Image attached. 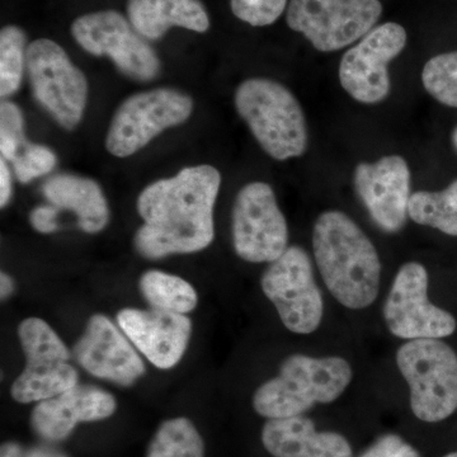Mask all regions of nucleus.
Here are the masks:
<instances>
[{"label":"nucleus","instance_id":"nucleus-34","mask_svg":"<svg viewBox=\"0 0 457 457\" xmlns=\"http://www.w3.org/2000/svg\"><path fill=\"white\" fill-rule=\"evenodd\" d=\"M14 291L13 279L9 278L7 273H2L0 276V295H2V300L8 299L12 293Z\"/></svg>","mask_w":457,"mask_h":457},{"label":"nucleus","instance_id":"nucleus-3","mask_svg":"<svg viewBox=\"0 0 457 457\" xmlns=\"http://www.w3.org/2000/svg\"><path fill=\"white\" fill-rule=\"evenodd\" d=\"M353 371L342 357L318 359L293 354L279 374L258 387L253 407L262 417L282 420L302 416L315 404L335 402L350 386Z\"/></svg>","mask_w":457,"mask_h":457},{"label":"nucleus","instance_id":"nucleus-5","mask_svg":"<svg viewBox=\"0 0 457 457\" xmlns=\"http://www.w3.org/2000/svg\"><path fill=\"white\" fill-rule=\"evenodd\" d=\"M418 420L436 423L457 409V354L440 339L408 341L396 352Z\"/></svg>","mask_w":457,"mask_h":457},{"label":"nucleus","instance_id":"nucleus-25","mask_svg":"<svg viewBox=\"0 0 457 457\" xmlns=\"http://www.w3.org/2000/svg\"><path fill=\"white\" fill-rule=\"evenodd\" d=\"M27 36L17 26L0 31V96L7 98L18 92L26 69Z\"/></svg>","mask_w":457,"mask_h":457},{"label":"nucleus","instance_id":"nucleus-21","mask_svg":"<svg viewBox=\"0 0 457 457\" xmlns=\"http://www.w3.org/2000/svg\"><path fill=\"white\" fill-rule=\"evenodd\" d=\"M42 192L53 206L73 212L86 233H99L110 220L106 197L96 180L75 174H56L44 183Z\"/></svg>","mask_w":457,"mask_h":457},{"label":"nucleus","instance_id":"nucleus-7","mask_svg":"<svg viewBox=\"0 0 457 457\" xmlns=\"http://www.w3.org/2000/svg\"><path fill=\"white\" fill-rule=\"evenodd\" d=\"M381 14L380 0H291L286 22L320 53H333L360 41Z\"/></svg>","mask_w":457,"mask_h":457},{"label":"nucleus","instance_id":"nucleus-35","mask_svg":"<svg viewBox=\"0 0 457 457\" xmlns=\"http://www.w3.org/2000/svg\"><path fill=\"white\" fill-rule=\"evenodd\" d=\"M453 145H455L456 149H457V128L455 129V131H453Z\"/></svg>","mask_w":457,"mask_h":457},{"label":"nucleus","instance_id":"nucleus-28","mask_svg":"<svg viewBox=\"0 0 457 457\" xmlns=\"http://www.w3.org/2000/svg\"><path fill=\"white\" fill-rule=\"evenodd\" d=\"M14 173L21 183H29L38 177L46 176L55 168V153L47 146L27 144L13 162Z\"/></svg>","mask_w":457,"mask_h":457},{"label":"nucleus","instance_id":"nucleus-10","mask_svg":"<svg viewBox=\"0 0 457 457\" xmlns=\"http://www.w3.org/2000/svg\"><path fill=\"white\" fill-rule=\"evenodd\" d=\"M18 337L25 352L26 368L12 386L16 402L40 403L78 385L77 370L69 363L71 353L46 321L26 319L18 327Z\"/></svg>","mask_w":457,"mask_h":457},{"label":"nucleus","instance_id":"nucleus-23","mask_svg":"<svg viewBox=\"0 0 457 457\" xmlns=\"http://www.w3.org/2000/svg\"><path fill=\"white\" fill-rule=\"evenodd\" d=\"M408 215L418 225L457 237V179L442 191H418L411 195Z\"/></svg>","mask_w":457,"mask_h":457},{"label":"nucleus","instance_id":"nucleus-24","mask_svg":"<svg viewBox=\"0 0 457 457\" xmlns=\"http://www.w3.org/2000/svg\"><path fill=\"white\" fill-rule=\"evenodd\" d=\"M203 438L187 418H173L159 427L146 457H204Z\"/></svg>","mask_w":457,"mask_h":457},{"label":"nucleus","instance_id":"nucleus-2","mask_svg":"<svg viewBox=\"0 0 457 457\" xmlns=\"http://www.w3.org/2000/svg\"><path fill=\"white\" fill-rule=\"evenodd\" d=\"M312 249L329 293L345 308L361 311L378 299L381 261L374 243L350 216L330 210L312 228Z\"/></svg>","mask_w":457,"mask_h":457},{"label":"nucleus","instance_id":"nucleus-33","mask_svg":"<svg viewBox=\"0 0 457 457\" xmlns=\"http://www.w3.org/2000/svg\"><path fill=\"white\" fill-rule=\"evenodd\" d=\"M12 176L4 158L0 159V206H7L12 197Z\"/></svg>","mask_w":457,"mask_h":457},{"label":"nucleus","instance_id":"nucleus-30","mask_svg":"<svg viewBox=\"0 0 457 457\" xmlns=\"http://www.w3.org/2000/svg\"><path fill=\"white\" fill-rule=\"evenodd\" d=\"M360 457H420L413 446L396 435H386L378 438Z\"/></svg>","mask_w":457,"mask_h":457},{"label":"nucleus","instance_id":"nucleus-32","mask_svg":"<svg viewBox=\"0 0 457 457\" xmlns=\"http://www.w3.org/2000/svg\"><path fill=\"white\" fill-rule=\"evenodd\" d=\"M0 457H68L59 451L45 447H23L16 442H8L2 446Z\"/></svg>","mask_w":457,"mask_h":457},{"label":"nucleus","instance_id":"nucleus-14","mask_svg":"<svg viewBox=\"0 0 457 457\" xmlns=\"http://www.w3.org/2000/svg\"><path fill=\"white\" fill-rule=\"evenodd\" d=\"M383 312L389 332L407 341L441 339L456 330L453 314L429 302L428 273L418 262L400 267Z\"/></svg>","mask_w":457,"mask_h":457},{"label":"nucleus","instance_id":"nucleus-17","mask_svg":"<svg viewBox=\"0 0 457 457\" xmlns=\"http://www.w3.org/2000/svg\"><path fill=\"white\" fill-rule=\"evenodd\" d=\"M120 329L155 368H174L187 350L192 323L186 315L139 309L117 314Z\"/></svg>","mask_w":457,"mask_h":457},{"label":"nucleus","instance_id":"nucleus-26","mask_svg":"<svg viewBox=\"0 0 457 457\" xmlns=\"http://www.w3.org/2000/svg\"><path fill=\"white\" fill-rule=\"evenodd\" d=\"M422 83L436 101L457 108V51L429 59L423 66Z\"/></svg>","mask_w":457,"mask_h":457},{"label":"nucleus","instance_id":"nucleus-13","mask_svg":"<svg viewBox=\"0 0 457 457\" xmlns=\"http://www.w3.org/2000/svg\"><path fill=\"white\" fill-rule=\"evenodd\" d=\"M233 242L237 254L251 263H272L288 248L287 221L267 183H248L237 192Z\"/></svg>","mask_w":457,"mask_h":457},{"label":"nucleus","instance_id":"nucleus-12","mask_svg":"<svg viewBox=\"0 0 457 457\" xmlns=\"http://www.w3.org/2000/svg\"><path fill=\"white\" fill-rule=\"evenodd\" d=\"M407 41V31L399 23L374 27L342 56V88L360 104H381L392 90L389 64L404 51Z\"/></svg>","mask_w":457,"mask_h":457},{"label":"nucleus","instance_id":"nucleus-36","mask_svg":"<svg viewBox=\"0 0 457 457\" xmlns=\"http://www.w3.org/2000/svg\"><path fill=\"white\" fill-rule=\"evenodd\" d=\"M445 457H457V453H450V455L445 456Z\"/></svg>","mask_w":457,"mask_h":457},{"label":"nucleus","instance_id":"nucleus-1","mask_svg":"<svg viewBox=\"0 0 457 457\" xmlns=\"http://www.w3.org/2000/svg\"><path fill=\"white\" fill-rule=\"evenodd\" d=\"M220 186V171L207 164L147 186L137 198L144 220L135 236L137 252L147 260H161L207 248L215 237L213 206Z\"/></svg>","mask_w":457,"mask_h":457},{"label":"nucleus","instance_id":"nucleus-15","mask_svg":"<svg viewBox=\"0 0 457 457\" xmlns=\"http://www.w3.org/2000/svg\"><path fill=\"white\" fill-rule=\"evenodd\" d=\"M411 174L400 155H386L354 170V188L376 227L396 234L407 224Z\"/></svg>","mask_w":457,"mask_h":457},{"label":"nucleus","instance_id":"nucleus-31","mask_svg":"<svg viewBox=\"0 0 457 457\" xmlns=\"http://www.w3.org/2000/svg\"><path fill=\"white\" fill-rule=\"evenodd\" d=\"M57 212L55 206H38L29 215V221L35 230L41 234H51L57 230Z\"/></svg>","mask_w":457,"mask_h":457},{"label":"nucleus","instance_id":"nucleus-22","mask_svg":"<svg viewBox=\"0 0 457 457\" xmlns=\"http://www.w3.org/2000/svg\"><path fill=\"white\" fill-rule=\"evenodd\" d=\"M139 287L155 311L185 315L196 308V290L179 276L162 270H147L141 276Z\"/></svg>","mask_w":457,"mask_h":457},{"label":"nucleus","instance_id":"nucleus-20","mask_svg":"<svg viewBox=\"0 0 457 457\" xmlns=\"http://www.w3.org/2000/svg\"><path fill=\"white\" fill-rule=\"evenodd\" d=\"M128 17L146 40H161L171 27L198 33L210 29V18L200 0H129Z\"/></svg>","mask_w":457,"mask_h":457},{"label":"nucleus","instance_id":"nucleus-29","mask_svg":"<svg viewBox=\"0 0 457 457\" xmlns=\"http://www.w3.org/2000/svg\"><path fill=\"white\" fill-rule=\"evenodd\" d=\"M287 7V0H230L234 16L253 27L273 25Z\"/></svg>","mask_w":457,"mask_h":457},{"label":"nucleus","instance_id":"nucleus-8","mask_svg":"<svg viewBox=\"0 0 457 457\" xmlns=\"http://www.w3.org/2000/svg\"><path fill=\"white\" fill-rule=\"evenodd\" d=\"M194 111L189 96L171 88L137 93L117 108L106 137L108 153L128 158L158 135L187 121Z\"/></svg>","mask_w":457,"mask_h":457},{"label":"nucleus","instance_id":"nucleus-9","mask_svg":"<svg viewBox=\"0 0 457 457\" xmlns=\"http://www.w3.org/2000/svg\"><path fill=\"white\" fill-rule=\"evenodd\" d=\"M261 286L290 332L312 335L320 326L323 296L315 281L311 257L302 246H288L278 260L270 263Z\"/></svg>","mask_w":457,"mask_h":457},{"label":"nucleus","instance_id":"nucleus-6","mask_svg":"<svg viewBox=\"0 0 457 457\" xmlns=\"http://www.w3.org/2000/svg\"><path fill=\"white\" fill-rule=\"evenodd\" d=\"M26 73L36 101L65 130L82 121L88 99V80L60 45L38 38L27 49Z\"/></svg>","mask_w":457,"mask_h":457},{"label":"nucleus","instance_id":"nucleus-4","mask_svg":"<svg viewBox=\"0 0 457 457\" xmlns=\"http://www.w3.org/2000/svg\"><path fill=\"white\" fill-rule=\"evenodd\" d=\"M236 107L262 149L276 161L299 158L309 146L302 104L284 84L252 78L237 87Z\"/></svg>","mask_w":457,"mask_h":457},{"label":"nucleus","instance_id":"nucleus-18","mask_svg":"<svg viewBox=\"0 0 457 457\" xmlns=\"http://www.w3.org/2000/svg\"><path fill=\"white\" fill-rule=\"evenodd\" d=\"M116 411L112 394L96 386L75 385L54 398L42 400L32 411L33 429L44 440H65L77 425L106 420Z\"/></svg>","mask_w":457,"mask_h":457},{"label":"nucleus","instance_id":"nucleus-27","mask_svg":"<svg viewBox=\"0 0 457 457\" xmlns=\"http://www.w3.org/2000/svg\"><path fill=\"white\" fill-rule=\"evenodd\" d=\"M27 145L22 111L11 101L0 104V152L5 161L13 162Z\"/></svg>","mask_w":457,"mask_h":457},{"label":"nucleus","instance_id":"nucleus-19","mask_svg":"<svg viewBox=\"0 0 457 457\" xmlns=\"http://www.w3.org/2000/svg\"><path fill=\"white\" fill-rule=\"evenodd\" d=\"M262 442L275 457H352L351 445L336 432H318L303 416L270 420Z\"/></svg>","mask_w":457,"mask_h":457},{"label":"nucleus","instance_id":"nucleus-16","mask_svg":"<svg viewBox=\"0 0 457 457\" xmlns=\"http://www.w3.org/2000/svg\"><path fill=\"white\" fill-rule=\"evenodd\" d=\"M77 362L90 375L131 386L145 374V365L122 330L102 314L93 315L74 345Z\"/></svg>","mask_w":457,"mask_h":457},{"label":"nucleus","instance_id":"nucleus-11","mask_svg":"<svg viewBox=\"0 0 457 457\" xmlns=\"http://www.w3.org/2000/svg\"><path fill=\"white\" fill-rule=\"evenodd\" d=\"M71 33L84 51L110 57L131 79L150 82L161 73V60L155 51L119 12L99 11L78 17Z\"/></svg>","mask_w":457,"mask_h":457}]
</instances>
